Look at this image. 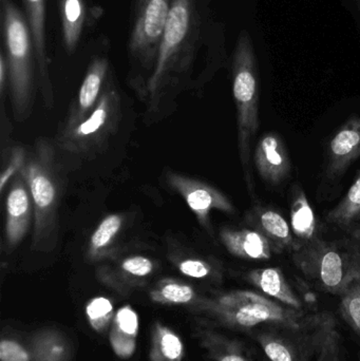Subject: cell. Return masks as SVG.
<instances>
[{"mask_svg":"<svg viewBox=\"0 0 360 361\" xmlns=\"http://www.w3.org/2000/svg\"><path fill=\"white\" fill-rule=\"evenodd\" d=\"M309 328L312 337V361H342L340 336L332 315H310Z\"/></svg>","mask_w":360,"mask_h":361,"instance_id":"19","label":"cell"},{"mask_svg":"<svg viewBox=\"0 0 360 361\" xmlns=\"http://www.w3.org/2000/svg\"><path fill=\"white\" fill-rule=\"evenodd\" d=\"M125 218L120 214H108L97 225L89 239L87 258L89 260L101 261L110 258L114 244L122 233Z\"/></svg>","mask_w":360,"mask_h":361,"instance_id":"24","label":"cell"},{"mask_svg":"<svg viewBox=\"0 0 360 361\" xmlns=\"http://www.w3.org/2000/svg\"><path fill=\"white\" fill-rule=\"evenodd\" d=\"M360 219V171L342 201L328 214V221L347 227Z\"/></svg>","mask_w":360,"mask_h":361,"instance_id":"30","label":"cell"},{"mask_svg":"<svg viewBox=\"0 0 360 361\" xmlns=\"http://www.w3.org/2000/svg\"><path fill=\"white\" fill-rule=\"evenodd\" d=\"M197 339L213 361H252L239 341L209 328H198Z\"/></svg>","mask_w":360,"mask_h":361,"instance_id":"27","label":"cell"},{"mask_svg":"<svg viewBox=\"0 0 360 361\" xmlns=\"http://www.w3.org/2000/svg\"><path fill=\"white\" fill-rule=\"evenodd\" d=\"M360 157V116L350 118L332 137L328 149V176L340 177Z\"/></svg>","mask_w":360,"mask_h":361,"instance_id":"15","label":"cell"},{"mask_svg":"<svg viewBox=\"0 0 360 361\" xmlns=\"http://www.w3.org/2000/svg\"><path fill=\"white\" fill-rule=\"evenodd\" d=\"M0 360L32 361L30 349L11 338H4L0 343Z\"/></svg>","mask_w":360,"mask_h":361,"instance_id":"34","label":"cell"},{"mask_svg":"<svg viewBox=\"0 0 360 361\" xmlns=\"http://www.w3.org/2000/svg\"><path fill=\"white\" fill-rule=\"evenodd\" d=\"M232 94L237 109L238 148L245 180L253 188L249 160L252 143L259 129V76L253 40L249 32L239 34L232 54Z\"/></svg>","mask_w":360,"mask_h":361,"instance_id":"6","label":"cell"},{"mask_svg":"<svg viewBox=\"0 0 360 361\" xmlns=\"http://www.w3.org/2000/svg\"><path fill=\"white\" fill-rule=\"evenodd\" d=\"M34 207L29 187L23 175H18L11 184L6 200L4 243L6 252H12L23 242L29 231Z\"/></svg>","mask_w":360,"mask_h":361,"instance_id":"11","label":"cell"},{"mask_svg":"<svg viewBox=\"0 0 360 361\" xmlns=\"http://www.w3.org/2000/svg\"><path fill=\"white\" fill-rule=\"evenodd\" d=\"M171 0H137L128 40V57L135 82L144 91L156 67Z\"/></svg>","mask_w":360,"mask_h":361,"instance_id":"8","label":"cell"},{"mask_svg":"<svg viewBox=\"0 0 360 361\" xmlns=\"http://www.w3.org/2000/svg\"><path fill=\"white\" fill-rule=\"evenodd\" d=\"M34 207L32 250L50 252L58 242V214L63 182L54 146L46 137L36 141L21 171Z\"/></svg>","mask_w":360,"mask_h":361,"instance_id":"2","label":"cell"},{"mask_svg":"<svg viewBox=\"0 0 360 361\" xmlns=\"http://www.w3.org/2000/svg\"><path fill=\"white\" fill-rule=\"evenodd\" d=\"M340 314L345 322L360 337V280L353 283L342 295Z\"/></svg>","mask_w":360,"mask_h":361,"instance_id":"32","label":"cell"},{"mask_svg":"<svg viewBox=\"0 0 360 361\" xmlns=\"http://www.w3.org/2000/svg\"><path fill=\"white\" fill-rule=\"evenodd\" d=\"M139 322L137 311L124 305L116 312L110 326L109 343L112 351L120 360L132 357L137 350Z\"/></svg>","mask_w":360,"mask_h":361,"instance_id":"20","label":"cell"},{"mask_svg":"<svg viewBox=\"0 0 360 361\" xmlns=\"http://www.w3.org/2000/svg\"><path fill=\"white\" fill-rule=\"evenodd\" d=\"M247 281L268 297L276 299L283 305L302 310V301L287 282L285 274L278 267L256 269L247 274Z\"/></svg>","mask_w":360,"mask_h":361,"instance_id":"21","label":"cell"},{"mask_svg":"<svg viewBox=\"0 0 360 361\" xmlns=\"http://www.w3.org/2000/svg\"><path fill=\"white\" fill-rule=\"evenodd\" d=\"M29 152L23 146H14L8 152L6 163L2 166L0 176V191L4 192L6 185L20 175L27 163Z\"/></svg>","mask_w":360,"mask_h":361,"instance_id":"33","label":"cell"},{"mask_svg":"<svg viewBox=\"0 0 360 361\" xmlns=\"http://www.w3.org/2000/svg\"><path fill=\"white\" fill-rule=\"evenodd\" d=\"M353 238H354L355 242L360 246V228L355 229L352 233Z\"/></svg>","mask_w":360,"mask_h":361,"instance_id":"35","label":"cell"},{"mask_svg":"<svg viewBox=\"0 0 360 361\" xmlns=\"http://www.w3.org/2000/svg\"><path fill=\"white\" fill-rule=\"evenodd\" d=\"M360 246L317 237L293 252L302 275L323 292L342 296L360 280Z\"/></svg>","mask_w":360,"mask_h":361,"instance_id":"5","label":"cell"},{"mask_svg":"<svg viewBox=\"0 0 360 361\" xmlns=\"http://www.w3.org/2000/svg\"><path fill=\"white\" fill-rule=\"evenodd\" d=\"M0 25L8 65V94L16 122L29 118L38 80L37 59L25 14L13 0H0Z\"/></svg>","mask_w":360,"mask_h":361,"instance_id":"3","label":"cell"},{"mask_svg":"<svg viewBox=\"0 0 360 361\" xmlns=\"http://www.w3.org/2000/svg\"><path fill=\"white\" fill-rule=\"evenodd\" d=\"M25 16L31 31L38 67V85L44 105L52 109L54 92L49 70L46 39V0H23Z\"/></svg>","mask_w":360,"mask_h":361,"instance_id":"12","label":"cell"},{"mask_svg":"<svg viewBox=\"0 0 360 361\" xmlns=\"http://www.w3.org/2000/svg\"><path fill=\"white\" fill-rule=\"evenodd\" d=\"M169 259L180 273L192 279H220L221 271L219 264L211 259L190 255L181 250H173Z\"/></svg>","mask_w":360,"mask_h":361,"instance_id":"29","label":"cell"},{"mask_svg":"<svg viewBox=\"0 0 360 361\" xmlns=\"http://www.w3.org/2000/svg\"><path fill=\"white\" fill-rule=\"evenodd\" d=\"M220 240L228 252L237 258L266 261L272 257L271 242L256 229L223 228Z\"/></svg>","mask_w":360,"mask_h":361,"instance_id":"18","label":"cell"},{"mask_svg":"<svg viewBox=\"0 0 360 361\" xmlns=\"http://www.w3.org/2000/svg\"><path fill=\"white\" fill-rule=\"evenodd\" d=\"M292 231L300 246L317 238L318 221L302 187H296L291 204Z\"/></svg>","mask_w":360,"mask_h":361,"instance_id":"26","label":"cell"},{"mask_svg":"<svg viewBox=\"0 0 360 361\" xmlns=\"http://www.w3.org/2000/svg\"><path fill=\"white\" fill-rule=\"evenodd\" d=\"M149 358L150 361H184L185 358L181 337L161 322L152 326Z\"/></svg>","mask_w":360,"mask_h":361,"instance_id":"28","label":"cell"},{"mask_svg":"<svg viewBox=\"0 0 360 361\" xmlns=\"http://www.w3.org/2000/svg\"><path fill=\"white\" fill-rule=\"evenodd\" d=\"M254 161L260 177L268 184H280L291 173L292 163L287 147L277 133H266L260 139Z\"/></svg>","mask_w":360,"mask_h":361,"instance_id":"14","label":"cell"},{"mask_svg":"<svg viewBox=\"0 0 360 361\" xmlns=\"http://www.w3.org/2000/svg\"><path fill=\"white\" fill-rule=\"evenodd\" d=\"M109 69V61L106 57H95L91 61L77 95L70 106L67 118L61 127L78 124L92 112L103 94Z\"/></svg>","mask_w":360,"mask_h":361,"instance_id":"13","label":"cell"},{"mask_svg":"<svg viewBox=\"0 0 360 361\" xmlns=\"http://www.w3.org/2000/svg\"><path fill=\"white\" fill-rule=\"evenodd\" d=\"M249 223L254 229L261 233L272 244L277 254L283 252H296L300 247L292 233L291 227L285 218L271 208H255L249 214Z\"/></svg>","mask_w":360,"mask_h":361,"instance_id":"17","label":"cell"},{"mask_svg":"<svg viewBox=\"0 0 360 361\" xmlns=\"http://www.w3.org/2000/svg\"><path fill=\"white\" fill-rule=\"evenodd\" d=\"M198 312L206 314L220 326L237 331L258 328L302 330L309 316L268 297L251 290H232L213 298L205 297Z\"/></svg>","mask_w":360,"mask_h":361,"instance_id":"4","label":"cell"},{"mask_svg":"<svg viewBox=\"0 0 360 361\" xmlns=\"http://www.w3.org/2000/svg\"><path fill=\"white\" fill-rule=\"evenodd\" d=\"M149 298L156 305L188 307L198 312L205 297L201 296L186 282L173 278H164L151 288Z\"/></svg>","mask_w":360,"mask_h":361,"instance_id":"22","label":"cell"},{"mask_svg":"<svg viewBox=\"0 0 360 361\" xmlns=\"http://www.w3.org/2000/svg\"><path fill=\"white\" fill-rule=\"evenodd\" d=\"M202 38L203 0H171L158 61L143 91L151 106L190 71Z\"/></svg>","mask_w":360,"mask_h":361,"instance_id":"1","label":"cell"},{"mask_svg":"<svg viewBox=\"0 0 360 361\" xmlns=\"http://www.w3.org/2000/svg\"><path fill=\"white\" fill-rule=\"evenodd\" d=\"M156 262L141 255L126 257L114 267L99 269V277L103 283L118 292H127L129 288L142 286L156 271Z\"/></svg>","mask_w":360,"mask_h":361,"instance_id":"16","label":"cell"},{"mask_svg":"<svg viewBox=\"0 0 360 361\" xmlns=\"http://www.w3.org/2000/svg\"><path fill=\"white\" fill-rule=\"evenodd\" d=\"M167 184L179 193L190 208L201 226L213 235L211 214L213 210L232 214L234 205L228 197L215 187L175 171L165 173Z\"/></svg>","mask_w":360,"mask_h":361,"instance_id":"9","label":"cell"},{"mask_svg":"<svg viewBox=\"0 0 360 361\" xmlns=\"http://www.w3.org/2000/svg\"><path fill=\"white\" fill-rule=\"evenodd\" d=\"M63 31V42L66 52L72 54L80 44L86 23L85 0H56Z\"/></svg>","mask_w":360,"mask_h":361,"instance_id":"23","label":"cell"},{"mask_svg":"<svg viewBox=\"0 0 360 361\" xmlns=\"http://www.w3.org/2000/svg\"><path fill=\"white\" fill-rule=\"evenodd\" d=\"M32 361H70L71 347L67 338L54 329H42L30 341Z\"/></svg>","mask_w":360,"mask_h":361,"instance_id":"25","label":"cell"},{"mask_svg":"<svg viewBox=\"0 0 360 361\" xmlns=\"http://www.w3.org/2000/svg\"><path fill=\"white\" fill-rule=\"evenodd\" d=\"M122 120V99L112 82H106L103 94L86 118L70 127H61L57 145L67 154L91 159L103 154L118 133Z\"/></svg>","mask_w":360,"mask_h":361,"instance_id":"7","label":"cell"},{"mask_svg":"<svg viewBox=\"0 0 360 361\" xmlns=\"http://www.w3.org/2000/svg\"><path fill=\"white\" fill-rule=\"evenodd\" d=\"M308 322L302 330L264 328L256 335L271 361H312V337Z\"/></svg>","mask_w":360,"mask_h":361,"instance_id":"10","label":"cell"},{"mask_svg":"<svg viewBox=\"0 0 360 361\" xmlns=\"http://www.w3.org/2000/svg\"><path fill=\"white\" fill-rule=\"evenodd\" d=\"M86 316L91 328L104 334L111 326L116 312L111 300L106 297H95L86 305Z\"/></svg>","mask_w":360,"mask_h":361,"instance_id":"31","label":"cell"}]
</instances>
